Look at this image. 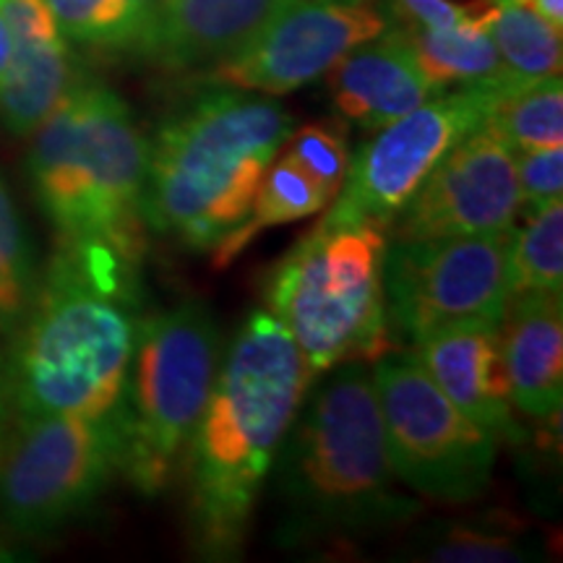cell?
Returning <instances> with one entry per match:
<instances>
[{"mask_svg":"<svg viewBox=\"0 0 563 563\" xmlns=\"http://www.w3.org/2000/svg\"><path fill=\"white\" fill-rule=\"evenodd\" d=\"M141 258L104 243L58 241L5 365L16 418L121 410L139 334Z\"/></svg>","mask_w":563,"mask_h":563,"instance_id":"6da1fadb","label":"cell"},{"mask_svg":"<svg viewBox=\"0 0 563 563\" xmlns=\"http://www.w3.org/2000/svg\"><path fill=\"white\" fill-rule=\"evenodd\" d=\"M313 378L269 311L245 319L186 449L188 540L201 561L241 559L258 493Z\"/></svg>","mask_w":563,"mask_h":563,"instance_id":"7a4b0ae2","label":"cell"},{"mask_svg":"<svg viewBox=\"0 0 563 563\" xmlns=\"http://www.w3.org/2000/svg\"><path fill=\"white\" fill-rule=\"evenodd\" d=\"M277 543L302 548L410 522L418 498L399 490L386 452L371 363L350 361L308 386L274 460Z\"/></svg>","mask_w":563,"mask_h":563,"instance_id":"3957f363","label":"cell"},{"mask_svg":"<svg viewBox=\"0 0 563 563\" xmlns=\"http://www.w3.org/2000/svg\"><path fill=\"white\" fill-rule=\"evenodd\" d=\"M290 133L292 115L272 97L211 89L150 141L144 224L191 251H214L249 217Z\"/></svg>","mask_w":563,"mask_h":563,"instance_id":"277c9868","label":"cell"},{"mask_svg":"<svg viewBox=\"0 0 563 563\" xmlns=\"http://www.w3.org/2000/svg\"><path fill=\"white\" fill-rule=\"evenodd\" d=\"M150 139L118 91L81 76L32 133L26 173L58 241L104 243L141 258Z\"/></svg>","mask_w":563,"mask_h":563,"instance_id":"5b68a950","label":"cell"},{"mask_svg":"<svg viewBox=\"0 0 563 563\" xmlns=\"http://www.w3.org/2000/svg\"><path fill=\"white\" fill-rule=\"evenodd\" d=\"M386 228L323 220L279 258L266 282L269 313L319 378L340 363L389 350L384 298Z\"/></svg>","mask_w":563,"mask_h":563,"instance_id":"8992f818","label":"cell"},{"mask_svg":"<svg viewBox=\"0 0 563 563\" xmlns=\"http://www.w3.org/2000/svg\"><path fill=\"white\" fill-rule=\"evenodd\" d=\"M220 329L201 300L139 323L121 405V470L141 496L170 488L220 371Z\"/></svg>","mask_w":563,"mask_h":563,"instance_id":"52a82bcc","label":"cell"},{"mask_svg":"<svg viewBox=\"0 0 563 563\" xmlns=\"http://www.w3.org/2000/svg\"><path fill=\"white\" fill-rule=\"evenodd\" d=\"M386 452L407 488L439 504H470L493 481L498 439L443 394L415 352L373 361Z\"/></svg>","mask_w":563,"mask_h":563,"instance_id":"ba28073f","label":"cell"},{"mask_svg":"<svg viewBox=\"0 0 563 563\" xmlns=\"http://www.w3.org/2000/svg\"><path fill=\"white\" fill-rule=\"evenodd\" d=\"M121 456V410L16 418L0 454V519L21 538L60 530L100 498Z\"/></svg>","mask_w":563,"mask_h":563,"instance_id":"9c48e42d","label":"cell"},{"mask_svg":"<svg viewBox=\"0 0 563 563\" xmlns=\"http://www.w3.org/2000/svg\"><path fill=\"white\" fill-rule=\"evenodd\" d=\"M525 87L506 76L462 84L452 95H433L420 108L376 131L350 157L340 194L327 211L332 222H373L389 230L443 154L485 123L506 91Z\"/></svg>","mask_w":563,"mask_h":563,"instance_id":"30bf717a","label":"cell"},{"mask_svg":"<svg viewBox=\"0 0 563 563\" xmlns=\"http://www.w3.org/2000/svg\"><path fill=\"white\" fill-rule=\"evenodd\" d=\"M511 230L488 235L389 241L384 298L389 332L418 342L467 321L501 323L509 308Z\"/></svg>","mask_w":563,"mask_h":563,"instance_id":"8fae6325","label":"cell"},{"mask_svg":"<svg viewBox=\"0 0 563 563\" xmlns=\"http://www.w3.org/2000/svg\"><path fill=\"white\" fill-rule=\"evenodd\" d=\"M517 214V152L483 123L443 154L389 230L394 241L488 235L511 230Z\"/></svg>","mask_w":563,"mask_h":563,"instance_id":"7c38bea8","label":"cell"},{"mask_svg":"<svg viewBox=\"0 0 563 563\" xmlns=\"http://www.w3.org/2000/svg\"><path fill=\"white\" fill-rule=\"evenodd\" d=\"M386 30L389 16L365 0H298L251 47L209 68L203 79L256 95H290Z\"/></svg>","mask_w":563,"mask_h":563,"instance_id":"4fadbf2b","label":"cell"},{"mask_svg":"<svg viewBox=\"0 0 563 563\" xmlns=\"http://www.w3.org/2000/svg\"><path fill=\"white\" fill-rule=\"evenodd\" d=\"M298 0H162L136 53L165 70H209L251 47Z\"/></svg>","mask_w":563,"mask_h":563,"instance_id":"5bb4252c","label":"cell"},{"mask_svg":"<svg viewBox=\"0 0 563 563\" xmlns=\"http://www.w3.org/2000/svg\"><path fill=\"white\" fill-rule=\"evenodd\" d=\"M435 386L498 441H522L504 368L501 323L467 321L412 342Z\"/></svg>","mask_w":563,"mask_h":563,"instance_id":"9a60e30c","label":"cell"},{"mask_svg":"<svg viewBox=\"0 0 563 563\" xmlns=\"http://www.w3.org/2000/svg\"><path fill=\"white\" fill-rule=\"evenodd\" d=\"M327 76L336 112L363 131L384 129L441 91L426 79L399 26L352 47Z\"/></svg>","mask_w":563,"mask_h":563,"instance_id":"2e32d148","label":"cell"},{"mask_svg":"<svg viewBox=\"0 0 563 563\" xmlns=\"http://www.w3.org/2000/svg\"><path fill=\"white\" fill-rule=\"evenodd\" d=\"M511 405L530 418H553L563 399V302L559 292H522L501 321Z\"/></svg>","mask_w":563,"mask_h":563,"instance_id":"e0dca14e","label":"cell"},{"mask_svg":"<svg viewBox=\"0 0 563 563\" xmlns=\"http://www.w3.org/2000/svg\"><path fill=\"white\" fill-rule=\"evenodd\" d=\"M81 79L68 40L13 42V58L0 81V123L32 136Z\"/></svg>","mask_w":563,"mask_h":563,"instance_id":"ac0fdd59","label":"cell"},{"mask_svg":"<svg viewBox=\"0 0 563 563\" xmlns=\"http://www.w3.org/2000/svg\"><path fill=\"white\" fill-rule=\"evenodd\" d=\"M496 19H467L454 26H407L397 24L410 42L415 60L435 89L449 84H470L504 76L501 58L493 42L490 24Z\"/></svg>","mask_w":563,"mask_h":563,"instance_id":"d6986e66","label":"cell"},{"mask_svg":"<svg viewBox=\"0 0 563 563\" xmlns=\"http://www.w3.org/2000/svg\"><path fill=\"white\" fill-rule=\"evenodd\" d=\"M327 207L329 201L321 194V188L290 157H285V154L274 157L272 165L266 167L249 217L214 249V264H232L264 230L306 220V217L319 214Z\"/></svg>","mask_w":563,"mask_h":563,"instance_id":"ffe728a7","label":"cell"},{"mask_svg":"<svg viewBox=\"0 0 563 563\" xmlns=\"http://www.w3.org/2000/svg\"><path fill=\"white\" fill-rule=\"evenodd\" d=\"M490 34L509 81L532 84L561 76V30L534 11L514 0H498Z\"/></svg>","mask_w":563,"mask_h":563,"instance_id":"44dd1931","label":"cell"},{"mask_svg":"<svg viewBox=\"0 0 563 563\" xmlns=\"http://www.w3.org/2000/svg\"><path fill=\"white\" fill-rule=\"evenodd\" d=\"M485 125L514 152L563 146V87L561 76L517 87L493 104Z\"/></svg>","mask_w":563,"mask_h":563,"instance_id":"7402d4cb","label":"cell"},{"mask_svg":"<svg viewBox=\"0 0 563 563\" xmlns=\"http://www.w3.org/2000/svg\"><path fill=\"white\" fill-rule=\"evenodd\" d=\"M514 230L509 249V292H563V207L561 199L527 217Z\"/></svg>","mask_w":563,"mask_h":563,"instance_id":"603a6c76","label":"cell"},{"mask_svg":"<svg viewBox=\"0 0 563 563\" xmlns=\"http://www.w3.org/2000/svg\"><path fill=\"white\" fill-rule=\"evenodd\" d=\"M40 287L37 256L9 186L0 178V334L13 336Z\"/></svg>","mask_w":563,"mask_h":563,"instance_id":"cb8c5ba5","label":"cell"},{"mask_svg":"<svg viewBox=\"0 0 563 563\" xmlns=\"http://www.w3.org/2000/svg\"><path fill=\"white\" fill-rule=\"evenodd\" d=\"M63 37L91 51H136L144 13L136 0H47Z\"/></svg>","mask_w":563,"mask_h":563,"instance_id":"d4e9b609","label":"cell"},{"mask_svg":"<svg viewBox=\"0 0 563 563\" xmlns=\"http://www.w3.org/2000/svg\"><path fill=\"white\" fill-rule=\"evenodd\" d=\"M412 553L441 563H522L534 559V545L511 527L441 525L422 534Z\"/></svg>","mask_w":563,"mask_h":563,"instance_id":"484cf974","label":"cell"},{"mask_svg":"<svg viewBox=\"0 0 563 563\" xmlns=\"http://www.w3.org/2000/svg\"><path fill=\"white\" fill-rule=\"evenodd\" d=\"M285 146V157H290L332 203L350 170V150L344 133L334 123H308L290 133Z\"/></svg>","mask_w":563,"mask_h":563,"instance_id":"4316f807","label":"cell"},{"mask_svg":"<svg viewBox=\"0 0 563 563\" xmlns=\"http://www.w3.org/2000/svg\"><path fill=\"white\" fill-rule=\"evenodd\" d=\"M519 211L527 217L543 209L548 201L561 199L563 188V146L517 152Z\"/></svg>","mask_w":563,"mask_h":563,"instance_id":"83f0119b","label":"cell"},{"mask_svg":"<svg viewBox=\"0 0 563 563\" xmlns=\"http://www.w3.org/2000/svg\"><path fill=\"white\" fill-rule=\"evenodd\" d=\"M399 24L454 26L467 19L493 16L498 0H391Z\"/></svg>","mask_w":563,"mask_h":563,"instance_id":"f1b7e54d","label":"cell"},{"mask_svg":"<svg viewBox=\"0 0 563 563\" xmlns=\"http://www.w3.org/2000/svg\"><path fill=\"white\" fill-rule=\"evenodd\" d=\"M0 16L9 24L13 42L66 40L47 0H0Z\"/></svg>","mask_w":563,"mask_h":563,"instance_id":"f546056e","label":"cell"},{"mask_svg":"<svg viewBox=\"0 0 563 563\" xmlns=\"http://www.w3.org/2000/svg\"><path fill=\"white\" fill-rule=\"evenodd\" d=\"M514 3L534 11L538 16H543L548 24H553L555 30L563 32V0H514Z\"/></svg>","mask_w":563,"mask_h":563,"instance_id":"4dcf8cb0","label":"cell"},{"mask_svg":"<svg viewBox=\"0 0 563 563\" xmlns=\"http://www.w3.org/2000/svg\"><path fill=\"white\" fill-rule=\"evenodd\" d=\"M9 412H11V405H9V389H5V365L0 361V454H3V443H5V435H9Z\"/></svg>","mask_w":563,"mask_h":563,"instance_id":"1f68e13d","label":"cell"},{"mask_svg":"<svg viewBox=\"0 0 563 563\" xmlns=\"http://www.w3.org/2000/svg\"><path fill=\"white\" fill-rule=\"evenodd\" d=\"M11 58H13V37H11L9 24H5L3 16H0V81H3L5 70L11 66Z\"/></svg>","mask_w":563,"mask_h":563,"instance_id":"d6a6232c","label":"cell"},{"mask_svg":"<svg viewBox=\"0 0 563 563\" xmlns=\"http://www.w3.org/2000/svg\"><path fill=\"white\" fill-rule=\"evenodd\" d=\"M162 3V0H136V5L141 9V13H144V26L146 21H150V16L154 13V9Z\"/></svg>","mask_w":563,"mask_h":563,"instance_id":"836d02e7","label":"cell"}]
</instances>
